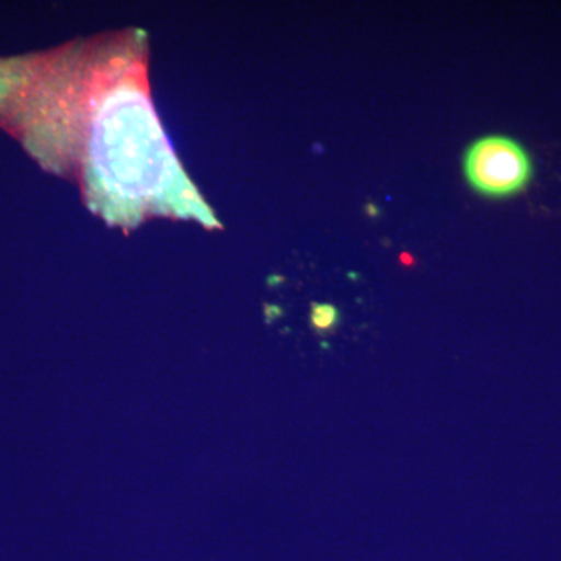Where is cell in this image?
I'll return each mask as SVG.
<instances>
[{
    "label": "cell",
    "instance_id": "obj_3",
    "mask_svg": "<svg viewBox=\"0 0 561 561\" xmlns=\"http://www.w3.org/2000/svg\"><path fill=\"white\" fill-rule=\"evenodd\" d=\"M367 210H368V214H370L371 217H376L379 214L378 206H375V205H368Z\"/></svg>",
    "mask_w": 561,
    "mask_h": 561
},
{
    "label": "cell",
    "instance_id": "obj_1",
    "mask_svg": "<svg viewBox=\"0 0 561 561\" xmlns=\"http://www.w3.org/2000/svg\"><path fill=\"white\" fill-rule=\"evenodd\" d=\"M463 172L468 184L478 194L507 201L529 190L535 179V162L518 139L490 135L468 147Z\"/></svg>",
    "mask_w": 561,
    "mask_h": 561
},
{
    "label": "cell",
    "instance_id": "obj_2",
    "mask_svg": "<svg viewBox=\"0 0 561 561\" xmlns=\"http://www.w3.org/2000/svg\"><path fill=\"white\" fill-rule=\"evenodd\" d=\"M339 309L332 305H324V302H313L311 312V324L313 330L324 334L331 332L337 327L339 323Z\"/></svg>",
    "mask_w": 561,
    "mask_h": 561
},
{
    "label": "cell",
    "instance_id": "obj_4",
    "mask_svg": "<svg viewBox=\"0 0 561 561\" xmlns=\"http://www.w3.org/2000/svg\"><path fill=\"white\" fill-rule=\"evenodd\" d=\"M267 312H268V319L272 320V316H278V311H276V309H272V308H268L267 309Z\"/></svg>",
    "mask_w": 561,
    "mask_h": 561
}]
</instances>
